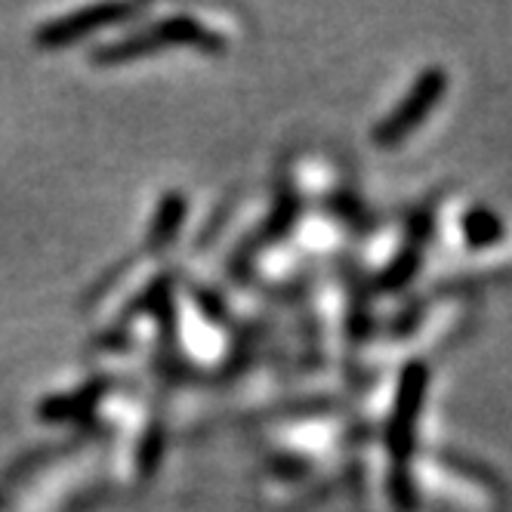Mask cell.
I'll use <instances>...</instances> for the list:
<instances>
[{"instance_id":"1","label":"cell","mask_w":512,"mask_h":512,"mask_svg":"<svg viewBox=\"0 0 512 512\" xmlns=\"http://www.w3.org/2000/svg\"><path fill=\"white\" fill-rule=\"evenodd\" d=\"M426 392V364L414 361L405 368L389 423V451H392V497L401 509H414V482H411V454L417 438V417Z\"/></svg>"},{"instance_id":"2","label":"cell","mask_w":512,"mask_h":512,"mask_svg":"<svg viewBox=\"0 0 512 512\" xmlns=\"http://www.w3.org/2000/svg\"><path fill=\"white\" fill-rule=\"evenodd\" d=\"M445 90H448L445 68H438V65L426 68L417 78V84L411 87V93L401 99V105L374 130V142L377 145H398L405 136H411L435 112V105L442 102Z\"/></svg>"},{"instance_id":"3","label":"cell","mask_w":512,"mask_h":512,"mask_svg":"<svg viewBox=\"0 0 512 512\" xmlns=\"http://www.w3.org/2000/svg\"><path fill=\"white\" fill-rule=\"evenodd\" d=\"M170 41H186V44H198V47H219V41L213 34H207L198 22L192 19H167L161 22V28H152L145 34H136V38H127L115 47H108L105 53H99V62H121V59H133L149 53L155 44H170Z\"/></svg>"},{"instance_id":"4","label":"cell","mask_w":512,"mask_h":512,"mask_svg":"<svg viewBox=\"0 0 512 512\" xmlns=\"http://www.w3.org/2000/svg\"><path fill=\"white\" fill-rule=\"evenodd\" d=\"M136 10L133 7H93V10H81L68 19H59V22H50L41 34H38V44L44 47H56V44H68V41H78L84 38L87 31L99 28V25H108V22H118L124 16H133Z\"/></svg>"},{"instance_id":"5","label":"cell","mask_w":512,"mask_h":512,"mask_svg":"<svg viewBox=\"0 0 512 512\" xmlns=\"http://www.w3.org/2000/svg\"><path fill=\"white\" fill-rule=\"evenodd\" d=\"M460 229H463V238L472 250L491 247L506 235L503 219L491 207H469L460 219Z\"/></svg>"}]
</instances>
